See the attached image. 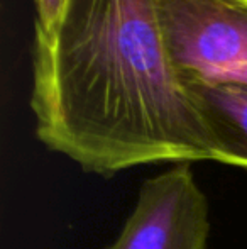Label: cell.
<instances>
[{"instance_id": "obj_1", "label": "cell", "mask_w": 247, "mask_h": 249, "mask_svg": "<svg viewBox=\"0 0 247 249\" xmlns=\"http://www.w3.org/2000/svg\"><path fill=\"white\" fill-rule=\"evenodd\" d=\"M31 108L37 139L86 173L215 161L152 0H65L53 26L36 27Z\"/></svg>"}, {"instance_id": "obj_2", "label": "cell", "mask_w": 247, "mask_h": 249, "mask_svg": "<svg viewBox=\"0 0 247 249\" xmlns=\"http://www.w3.org/2000/svg\"><path fill=\"white\" fill-rule=\"evenodd\" d=\"M176 73L208 83L247 80V0H152Z\"/></svg>"}, {"instance_id": "obj_3", "label": "cell", "mask_w": 247, "mask_h": 249, "mask_svg": "<svg viewBox=\"0 0 247 249\" xmlns=\"http://www.w3.org/2000/svg\"><path fill=\"white\" fill-rule=\"evenodd\" d=\"M207 195L190 163H176L144 181L122 231L105 249H207Z\"/></svg>"}, {"instance_id": "obj_4", "label": "cell", "mask_w": 247, "mask_h": 249, "mask_svg": "<svg viewBox=\"0 0 247 249\" xmlns=\"http://www.w3.org/2000/svg\"><path fill=\"white\" fill-rule=\"evenodd\" d=\"M215 148V161L247 170V80L208 83L186 80Z\"/></svg>"}, {"instance_id": "obj_5", "label": "cell", "mask_w": 247, "mask_h": 249, "mask_svg": "<svg viewBox=\"0 0 247 249\" xmlns=\"http://www.w3.org/2000/svg\"><path fill=\"white\" fill-rule=\"evenodd\" d=\"M36 3V27L48 29L60 17L65 0H34Z\"/></svg>"}]
</instances>
